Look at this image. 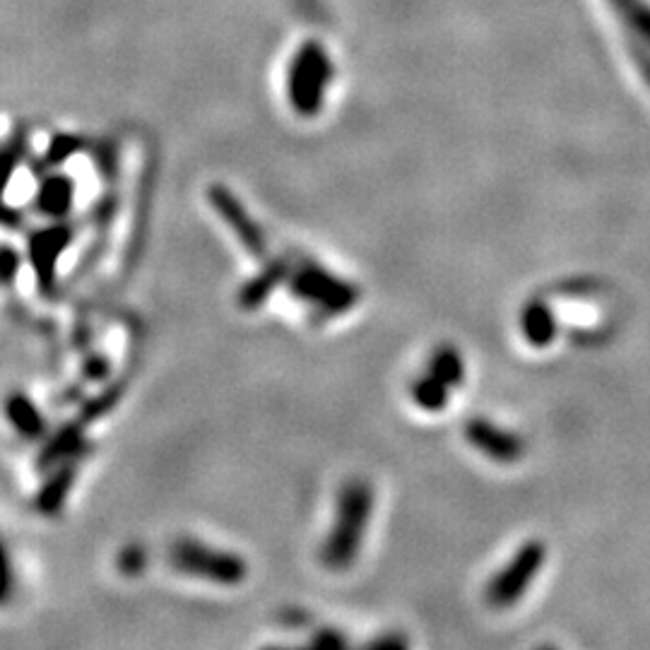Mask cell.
<instances>
[{
    "mask_svg": "<svg viewBox=\"0 0 650 650\" xmlns=\"http://www.w3.org/2000/svg\"><path fill=\"white\" fill-rule=\"evenodd\" d=\"M371 511H374V489L364 480H352L340 489L335 523L321 547V559L328 569H350L357 561Z\"/></svg>",
    "mask_w": 650,
    "mask_h": 650,
    "instance_id": "obj_1",
    "label": "cell"
},
{
    "mask_svg": "<svg viewBox=\"0 0 650 650\" xmlns=\"http://www.w3.org/2000/svg\"><path fill=\"white\" fill-rule=\"evenodd\" d=\"M448 395H451V388L431 374L417 378L412 386V398L427 412H441L448 405Z\"/></svg>",
    "mask_w": 650,
    "mask_h": 650,
    "instance_id": "obj_8",
    "label": "cell"
},
{
    "mask_svg": "<svg viewBox=\"0 0 650 650\" xmlns=\"http://www.w3.org/2000/svg\"><path fill=\"white\" fill-rule=\"evenodd\" d=\"M287 287L292 289V294H297L301 301L330 313V316H338V313L354 309V304H357L359 299L357 287L340 280L338 275L328 273V270L321 268L318 263H313V260H299V263H294Z\"/></svg>",
    "mask_w": 650,
    "mask_h": 650,
    "instance_id": "obj_3",
    "label": "cell"
},
{
    "mask_svg": "<svg viewBox=\"0 0 650 650\" xmlns=\"http://www.w3.org/2000/svg\"><path fill=\"white\" fill-rule=\"evenodd\" d=\"M520 330L523 338L533 347H549L557 338V318L545 301H530L520 313Z\"/></svg>",
    "mask_w": 650,
    "mask_h": 650,
    "instance_id": "obj_6",
    "label": "cell"
},
{
    "mask_svg": "<svg viewBox=\"0 0 650 650\" xmlns=\"http://www.w3.org/2000/svg\"><path fill=\"white\" fill-rule=\"evenodd\" d=\"M169 561L183 576L212 585H239L246 578L244 559L208 542L181 537L169 549Z\"/></svg>",
    "mask_w": 650,
    "mask_h": 650,
    "instance_id": "obj_2",
    "label": "cell"
},
{
    "mask_svg": "<svg viewBox=\"0 0 650 650\" xmlns=\"http://www.w3.org/2000/svg\"><path fill=\"white\" fill-rule=\"evenodd\" d=\"M547 559V549L542 542L530 540L525 542L523 547L518 549L516 557L508 561L499 573L494 576V581L489 583L487 588V600L492 607H504L516 605V602L523 598L525 590L530 588V583L535 581L537 571L542 569Z\"/></svg>",
    "mask_w": 650,
    "mask_h": 650,
    "instance_id": "obj_4",
    "label": "cell"
},
{
    "mask_svg": "<svg viewBox=\"0 0 650 650\" xmlns=\"http://www.w3.org/2000/svg\"><path fill=\"white\" fill-rule=\"evenodd\" d=\"M15 595V569L10 561L8 545L0 540V605H8Z\"/></svg>",
    "mask_w": 650,
    "mask_h": 650,
    "instance_id": "obj_9",
    "label": "cell"
},
{
    "mask_svg": "<svg viewBox=\"0 0 650 650\" xmlns=\"http://www.w3.org/2000/svg\"><path fill=\"white\" fill-rule=\"evenodd\" d=\"M465 439H468L477 451L489 455L496 463H516L525 451V443L518 434L506 431L487 419L475 417L465 424Z\"/></svg>",
    "mask_w": 650,
    "mask_h": 650,
    "instance_id": "obj_5",
    "label": "cell"
},
{
    "mask_svg": "<svg viewBox=\"0 0 650 650\" xmlns=\"http://www.w3.org/2000/svg\"><path fill=\"white\" fill-rule=\"evenodd\" d=\"M429 374L446 383L448 388H458L465 378V366L460 352L453 345H443L431 354Z\"/></svg>",
    "mask_w": 650,
    "mask_h": 650,
    "instance_id": "obj_7",
    "label": "cell"
}]
</instances>
